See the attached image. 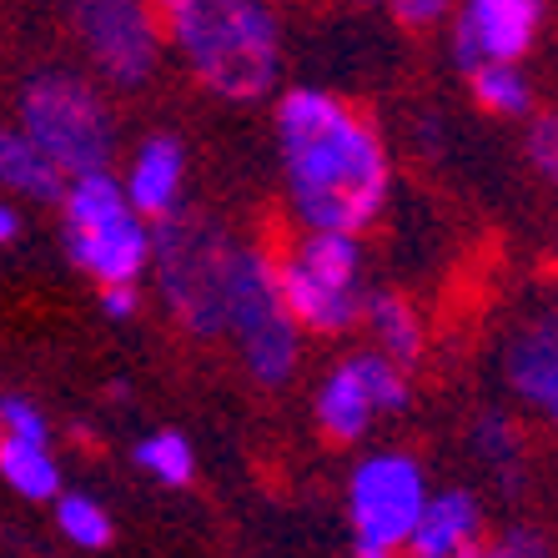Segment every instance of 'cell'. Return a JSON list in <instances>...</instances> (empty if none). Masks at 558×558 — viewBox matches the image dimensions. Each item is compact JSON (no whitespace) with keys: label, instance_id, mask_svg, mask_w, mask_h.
<instances>
[{"label":"cell","instance_id":"cell-1","mask_svg":"<svg viewBox=\"0 0 558 558\" xmlns=\"http://www.w3.org/2000/svg\"><path fill=\"white\" fill-rule=\"evenodd\" d=\"M277 151L287 171V202L302 232L363 236L388 207L392 161L377 126L342 96L292 86L277 96Z\"/></svg>","mask_w":558,"mask_h":558},{"label":"cell","instance_id":"cell-2","mask_svg":"<svg viewBox=\"0 0 558 558\" xmlns=\"http://www.w3.org/2000/svg\"><path fill=\"white\" fill-rule=\"evenodd\" d=\"M161 40L221 101H262L282 76V26L267 0H161Z\"/></svg>","mask_w":558,"mask_h":558},{"label":"cell","instance_id":"cell-3","mask_svg":"<svg viewBox=\"0 0 558 558\" xmlns=\"http://www.w3.org/2000/svg\"><path fill=\"white\" fill-rule=\"evenodd\" d=\"M236 236L217 217L177 207L151 221V267L161 302L192 338L227 332V252Z\"/></svg>","mask_w":558,"mask_h":558},{"label":"cell","instance_id":"cell-4","mask_svg":"<svg viewBox=\"0 0 558 558\" xmlns=\"http://www.w3.org/2000/svg\"><path fill=\"white\" fill-rule=\"evenodd\" d=\"M61 221H65V257L101 287L142 282L151 267V221L136 217L126 202L121 177L81 171L61 186Z\"/></svg>","mask_w":558,"mask_h":558},{"label":"cell","instance_id":"cell-5","mask_svg":"<svg viewBox=\"0 0 558 558\" xmlns=\"http://www.w3.org/2000/svg\"><path fill=\"white\" fill-rule=\"evenodd\" d=\"M15 126L46 151L61 177L106 171L117 156V121L111 106L76 71H36L15 106Z\"/></svg>","mask_w":558,"mask_h":558},{"label":"cell","instance_id":"cell-6","mask_svg":"<svg viewBox=\"0 0 558 558\" xmlns=\"http://www.w3.org/2000/svg\"><path fill=\"white\" fill-rule=\"evenodd\" d=\"M227 338L236 342L252 383L282 388L298 373L302 357V327L277 287V257L252 242H232L227 252Z\"/></svg>","mask_w":558,"mask_h":558},{"label":"cell","instance_id":"cell-7","mask_svg":"<svg viewBox=\"0 0 558 558\" xmlns=\"http://www.w3.org/2000/svg\"><path fill=\"white\" fill-rule=\"evenodd\" d=\"M277 287L292 323L317 338H338L363 323V242L352 232H302L277 257Z\"/></svg>","mask_w":558,"mask_h":558},{"label":"cell","instance_id":"cell-8","mask_svg":"<svg viewBox=\"0 0 558 558\" xmlns=\"http://www.w3.org/2000/svg\"><path fill=\"white\" fill-rule=\"evenodd\" d=\"M428 504V473L413 453H367L348 478V513L363 548L408 544L417 513Z\"/></svg>","mask_w":558,"mask_h":558},{"label":"cell","instance_id":"cell-9","mask_svg":"<svg viewBox=\"0 0 558 558\" xmlns=\"http://www.w3.org/2000/svg\"><path fill=\"white\" fill-rule=\"evenodd\" d=\"M76 36L111 86H146L161 65V21L146 0H71Z\"/></svg>","mask_w":558,"mask_h":558},{"label":"cell","instance_id":"cell-10","mask_svg":"<svg viewBox=\"0 0 558 558\" xmlns=\"http://www.w3.org/2000/svg\"><path fill=\"white\" fill-rule=\"evenodd\" d=\"M544 26V0H463L453 11L448 56L458 71L483 61H523Z\"/></svg>","mask_w":558,"mask_h":558},{"label":"cell","instance_id":"cell-11","mask_svg":"<svg viewBox=\"0 0 558 558\" xmlns=\"http://www.w3.org/2000/svg\"><path fill=\"white\" fill-rule=\"evenodd\" d=\"M504 383L508 392L558 428V312H533L504 342Z\"/></svg>","mask_w":558,"mask_h":558},{"label":"cell","instance_id":"cell-12","mask_svg":"<svg viewBox=\"0 0 558 558\" xmlns=\"http://www.w3.org/2000/svg\"><path fill=\"white\" fill-rule=\"evenodd\" d=\"M126 202L136 217L161 221L182 207V186H186V151L177 136H146L136 146L126 167Z\"/></svg>","mask_w":558,"mask_h":558},{"label":"cell","instance_id":"cell-13","mask_svg":"<svg viewBox=\"0 0 558 558\" xmlns=\"http://www.w3.org/2000/svg\"><path fill=\"white\" fill-rule=\"evenodd\" d=\"M473 538H483L478 498L468 494V488H448V494H428V504H423L403 548H408V558H453Z\"/></svg>","mask_w":558,"mask_h":558},{"label":"cell","instance_id":"cell-14","mask_svg":"<svg viewBox=\"0 0 558 558\" xmlns=\"http://www.w3.org/2000/svg\"><path fill=\"white\" fill-rule=\"evenodd\" d=\"M373 423H377V408H373V398H367L357 352H352V357H342V363L317 383V428L332 442H363Z\"/></svg>","mask_w":558,"mask_h":558},{"label":"cell","instance_id":"cell-15","mask_svg":"<svg viewBox=\"0 0 558 558\" xmlns=\"http://www.w3.org/2000/svg\"><path fill=\"white\" fill-rule=\"evenodd\" d=\"M61 186H65V177L46 161V151L21 126L0 121V192L21 196V202H40V207H56Z\"/></svg>","mask_w":558,"mask_h":558},{"label":"cell","instance_id":"cell-16","mask_svg":"<svg viewBox=\"0 0 558 558\" xmlns=\"http://www.w3.org/2000/svg\"><path fill=\"white\" fill-rule=\"evenodd\" d=\"M363 323L373 332V352H383L398 367H417L423 357V323L403 292H367Z\"/></svg>","mask_w":558,"mask_h":558},{"label":"cell","instance_id":"cell-17","mask_svg":"<svg viewBox=\"0 0 558 558\" xmlns=\"http://www.w3.org/2000/svg\"><path fill=\"white\" fill-rule=\"evenodd\" d=\"M468 86H473V101L488 111V117H508V121H529L533 117V86L519 71V61H483L468 71Z\"/></svg>","mask_w":558,"mask_h":558},{"label":"cell","instance_id":"cell-18","mask_svg":"<svg viewBox=\"0 0 558 558\" xmlns=\"http://www.w3.org/2000/svg\"><path fill=\"white\" fill-rule=\"evenodd\" d=\"M0 478L31 504H46L61 494V468H56L51 448H40V442L0 438Z\"/></svg>","mask_w":558,"mask_h":558},{"label":"cell","instance_id":"cell-19","mask_svg":"<svg viewBox=\"0 0 558 558\" xmlns=\"http://www.w3.org/2000/svg\"><path fill=\"white\" fill-rule=\"evenodd\" d=\"M473 448H478V458L498 473L504 494H519V483H523V442H519L513 417L508 413H483L478 423H473Z\"/></svg>","mask_w":558,"mask_h":558},{"label":"cell","instance_id":"cell-20","mask_svg":"<svg viewBox=\"0 0 558 558\" xmlns=\"http://www.w3.org/2000/svg\"><path fill=\"white\" fill-rule=\"evenodd\" d=\"M136 468L151 473L161 488H186V483L196 478V453L177 428H161L136 442Z\"/></svg>","mask_w":558,"mask_h":558},{"label":"cell","instance_id":"cell-21","mask_svg":"<svg viewBox=\"0 0 558 558\" xmlns=\"http://www.w3.org/2000/svg\"><path fill=\"white\" fill-rule=\"evenodd\" d=\"M51 504H56V529H61L76 548H106L111 544L117 523H111V513H106L92 494H56Z\"/></svg>","mask_w":558,"mask_h":558},{"label":"cell","instance_id":"cell-22","mask_svg":"<svg viewBox=\"0 0 558 558\" xmlns=\"http://www.w3.org/2000/svg\"><path fill=\"white\" fill-rule=\"evenodd\" d=\"M357 367H363L367 398H373L377 417H398L413 403V383H408V367L388 363L383 352H357Z\"/></svg>","mask_w":558,"mask_h":558},{"label":"cell","instance_id":"cell-23","mask_svg":"<svg viewBox=\"0 0 558 558\" xmlns=\"http://www.w3.org/2000/svg\"><path fill=\"white\" fill-rule=\"evenodd\" d=\"M523 151H529V167L558 192V111H533Z\"/></svg>","mask_w":558,"mask_h":558},{"label":"cell","instance_id":"cell-24","mask_svg":"<svg viewBox=\"0 0 558 558\" xmlns=\"http://www.w3.org/2000/svg\"><path fill=\"white\" fill-rule=\"evenodd\" d=\"M0 428H5V438L51 448V417L40 413L31 398H21V392H5V398H0Z\"/></svg>","mask_w":558,"mask_h":558},{"label":"cell","instance_id":"cell-25","mask_svg":"<svg viewBox=\"0 0 558 558\" xmlns=\"http://www.w3.org/2000/svg\"><path fill=\"white\" fill-rule=\"evenodd\" d=\"M483 558H554L548 538L538 529H504L494 544H483Z\"/></svg>","mask_w":558,"mask_h":558},{"label":"cell","instance_id":"cell-26","mask_svg":"<svg viewBox=\"0 0 558 558\" xmlns=\"http://www.w3.org/2000/svg\"><path fill=\"white\" fill-rule=\"evenodd\" d=\"M383 5H388V11L398 15V26H408V31H428L458 11V0H383Z\"/></svg>","mask_w":558,"mask_h":558},{"label":"cell","instance_id":"cell-27","mask_svg":"<svg viewBox=\"0 0 558 558\" xmlns=\"http://www.w3.org/2000/svg\"><path fill=\"white\" fill-rule=\"evenodd\" d=\"M136 307H142V298H136V282L101 287V312L111 317V323H126V317H136Z\"/></svg>","mask_w":558,"mask_h":558},{"label":"cell","instance_id":"cell-28","mask_svg":"<svg viewBox=\"0 0 558 558\" xmlns=\"http://www.w3.org/2000/svg\"><path fill=\"white\" fill-rule=\"evenodd\" d=\"M15 236H21V211H15L11 202L0 196V247H11Z\"/></svg>","mask_w":558,"mask_h":558},{"label":"cell","instance_id":"cell-29","mask_svg":"<svg viewBox=\"0 0 558 558\" xmlns=\"http://www.w3.org/2000/svg\"><path fill=\"white\" fill-rule=\"evenodd\" d=\"M453 558H483V538H473V544H463Z\"/></svg>","mask_w":558,"mask_h":558},{"label":"cell","instance_id":"cell-30","mask_svg":"<svg viewBox=\"0 0 558 558\" xmlns=\"http://www.w3.org/2000/svg\"><path fill=\"white\" fill-rule=\"evenodd\" d=\"M357 558H392V548H363L357 544Z\"/></svg>","mask_w":558,"mask_h":558},{"label":"cell","instance_id":"cell-31","mask_svg":"<svg viewBox=\"0 0 558 558\" xmlns=\"http://www.w3.org/2000/svg\"><path fill=\"white\" fill-rule=\"evenodd\" d=\"M357 5H383V0H357Z\"/></svg>","mask_w":558,"mask_h":558},{"label":"cell","instance_id":"cell-32","mask_svg":"<svg viewBox=\"0 0 558 558\" xmlns=\"http://www.w3.org/2000/svg\"><path fill=\"white\" fill-rule=\"evenodd\" d=\"M0 438H5V428H0Z\"/></svg>","mask_w":558,"mask_h":558},{"label":"cell","instance_id":"cell-33","mask_svg":"<svg viewBox=\"0 0 558 558\" xmlns=\"http://www.w3.org/2000/svg\"><path fill=\"white\" fill-rule=\"evenodd\" d=\"M554 267H558V257H554Z\"/></svg>","mask_w":558,"mask_h":558}]
</instances>
